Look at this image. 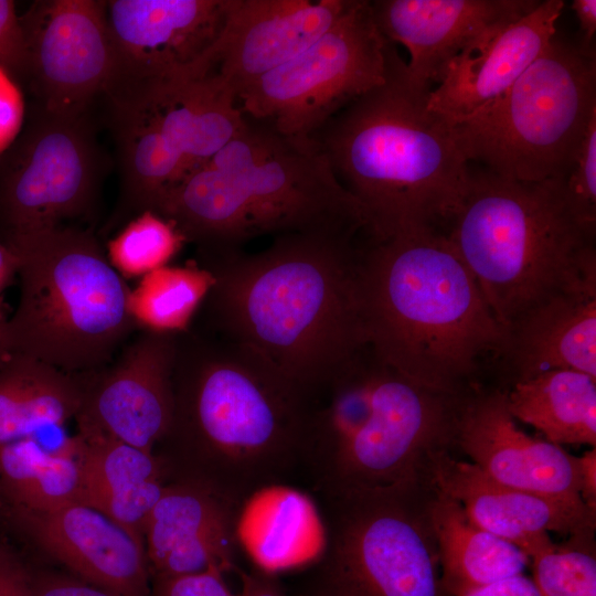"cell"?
<instances>
[{"label": "cell", "mask_w": 596, "mask_h": 596, "mask_svg": "<svg viewBox=\"0 0 596 596\" xmlns=\"http://www.w3.org/2000/svg\"><path fill=\"white\" fill-rule=\"evenodd\" d=\"M353 240L286 234L195 260L214 284L191 326L247 345L300 389L318 384L369 345Z\"/></svg>", "instance_id": "1"}, {"label": "cell", "mask_w": 596, "mask_h": 596, "mask_svg": "<svg viewBox=\"0 0 596 596\" xmlns=\"http://www.w3.org/2000/svg\"><path fill=\"white\" fill-rule=\"evenodd\" d=\"M172 394L163 439L198 456L195 481L245 507L299 476L301 389L258 352L191 326L174 336Z\"/></svg>", "instance_id": "2"}, {"label": "cell", "mask_w": 596, "mask_h": 596, "mask_svg": "<svg viewBox=\"0 0 596 596\" xmlns=\"http://www.w3.org/2000/svg\"><path fill=\"white\" fill-rule=\"evenodd\" d=\"M430 91L387 41L384 82L311 138L362 207L369 242L438 230L464 194L468 161L453 126L428 108Z\"/></svg>", "instance_id": "3"}, {"label": "cell", "mask_w": 596, "mask_h": 596, "mask_svg": "<svg viewBox=\"0 0 596 596\" xmlns=\"http://www.w3.org/2000/svg\"><path fill=\"white\" fill-rule=\"evenodd\" d=\"M381 362L370 347L302 390L299 476L321 502L411 496L453 438L458 402Z\"/></svg>", "instance_id": "4"}, {"label": "cell", "mask_w": 596, "mask_h": 596, "mask_svg": "<svg viewBox=\"0 0 596 596\" xmlns=\"http://www.w3.org/2000/svg\"><path fill=\"white\" fill-rule=\"evenodd\" d=\"M368 343L414 383L458 396L503 328L445 233L422 230L361 247Z\"/></svg>", "instance_id": "5"}, {"label": "cell", "mask_w": 596, "mask_h": 596, "mask_svg": "<svg viewBox=\"0 0 596 596\" xmlns=\"http://www.w3.org/2000/svg\"><path fill=\"white\" fill-rule=\"evenodd\" d=\"M445 233L502 328L551 295L596 289L595 233L567 209L561 175L470 172Z\"/></svg>", "instance_id": "6"}, {"label": "cell", "mask_w": 596, "mask_h": 596, "mask_svg": "<svg viewBox=\"0 0 596 596\" xmlns=\"http://www.w3.org/2000/svg\"><path fill=\"white\" fill-rule=\"evenodd\" d=\"M4 245L18 256L20 284L8 352L82 375L110 363L139 330L130 288L91 233L65 225Z\"/></svg>", "instance_id": "7"}, {"label": "cell", "mask_w": 596, "mask_h": 596, "mask_svg": "<svg viewBox=\"0 0 596 596\" xmlns=\"http://www.w3.org/2000/svg\"><path fill=\"white\" fill-rule=\"evenodd\" d=\"M596 117V56L556 35L497 99L453 125L467 161L507 179L565 174Z\"/></svg>", "instance_id": "8"}, {"label": "cell", "mask_w": 596, "mask_h": 596, "mask_svg": "<svg viewBox=\"0 0 596 596\" xmlns=\"http://www.w3.org/2000/svg\"><path fill=\"white\" fill-rule=\"evenodd\" d=\"M205 164L237 183L249 240L266 234L354 237L364 232L362 207L311 140L289 139L247 119Z\"/></svg>", "instance_id": "9"}, {"label": "cell", "mask_w": 596, "mask_h": 596, "mask_svg": "<svg viewBox=\"0 0 596 596\" xmlns=\"http://www.w3.org/2000/svg\"><path fill=\"white\" fill-rule=\"evenodd\" d=\"M386 49L370 1L355 0L307 50L245 88L237 106L247 119L283 137L309 141L341 109L384 82Z\"/></svg>", "instance_id": "10"}, {"label": "cell", "mask_w": 596, "mask_h": 596, "mask_svg": "<svg viewBox=\"0 0 596 596\" xmlns=\"http://www.w3.org/2000/svg\"><path fill=\"white\" fill-rule=\"evenodd\" d=\"M411 496L321 502L326 509L320 596H445L428 524Z\"/></svg>", "instance_id": "11"}, {"label": "cell", "mask_w": 596, "mask_h": 596, "mask_svg": "<svg viewBox=\"0 0 596 596\" xmlns=\"http://www.w3.org/2000/svg\"><path fill=\"white\" fill-rule=\"evenodd\" d=\"M97 155L81 117L42 110L0 172V242L65 226L93 205Z\"/></svg>", "instance_id": "12"}, {"label": "cell", "mask_w": 596, "mask_h": 596, "mask_svg": "<svg viewBox=\"0 0 596 596\" xmlns=\"http://www.w3.org/2000/svg\"><path fill=\"white\" fill-rule=\"evenodd\" d=\"M230 0L104 1L114 67V105L150 89L203 76Z\"/></svg>", "instance_id": "13"}, {"label": "cell", "mask_w": 596, "mask_h": 596, "mask_svg": "<svg viewBox=\"0 0 596 596\" xmlns=\"http://www.w3.org/2000/svg\"><path fill=\"white\" fill-rule=\"evenodd\" d=\"M26 46V73L42 110L81 117L93 98L106 93L114 55L104 1H40L20 17Z\"/></svg>", "instance_id": "14"}, {"label": "cell", "mask_w": 596, "mask_h": 596, "mask_svg": "<svg viewBox=\"0 0 596 596\" xmlns=\"http://www.w3.org/2000/svg\"><path fill=\"white\" fill-rule=\"evenodd\" d=\"M174 336L139 329L110 363L82 374L81 428L152 451L172 419Z\"/></svg>", "instance_id": "15"}, {"label": "cell", "mask_w": 596, "mask_h": 596, "mask_svg": "<svg viewBox=\"0 0 596 596\" xmlns=\"http://www.w3.org/2000/svg\"><path fill=\"white\" fill-rule=\"evenodd\" d=\"M355 0H230L210 53V73L238 95L289 62L332 28Z\"/></svg>", "instance_id": "16"}, {"label": "cell", "mask_w": 596, "mask_h": 596, "mask_svg": "<svg viewBox=\"0 0 596 596\" xmlns=\"http://www.w3.org/2000/svg\"><path fill=\"white\" fill-rule=\"evenodd\" d=\"M427 467L436 491L458 502L475 524L517 545L529 558L553 543L551 533L593 538L596 512L583 502L508 487L444 448L429 455Z\"/></svg>", "instance_id": "17"}, {"label": "cell", "mask_w": 596, "mask_h": 596, "mask_svg": "<svg viewBox=\"0 0 596 596\" xmlns=\"http://www.w3.org/2000/svg\"><path fill=\"white\" fill-rule=\"evenodd\" d=\"M453 439L470 462L502 485L583 502L578 457L519 428L507 392L481 393L459 403Z\"/></svg>", "instance_id": "18"}, {"label": "cell", "mask_w": 596, "mask_h": 596, "mask_svg": "<svg viewBox=\"0 0 596 596\" xmlns=\"http://www.w3.org/2000/svg\"><path fill=\"white\" fill-rule=\"evenodd\" d=\"M243 509L199 481L167 483L142 531L150 576L235 570Z\"/></svg>", "instance_id": "19"}, {"label": "cell", "mask_w": 596, "mask_h": 596, "mask_svg": "<svg viewBox=\"0 0 596 596\" xmlns=\"http://www.w3.org/2000/svg\"><path fill=\"white\" fill-rule=\"evenodd\" d=\"M374 22L389 42L409 53L406 70L416 83L438 84L458 55L529 13L533 0H376Z\"/></svg>", "instance_id": "20"}, {"label": "cell", "mask_w": 596, "mask_h": 596, "mask_svg": "<svg viewBox=\"0 0 596 596\" xmlns=\"http://www.w3.org/2000/svg\"><path fill=\"white\" fill-rule=\"evenodd\" d=\"M12 517L78 579L120 596H150L143 540L96 509L72 503Z\"/></svg>", "instance_id": "21"}, {"label": "cell", "mask_w": 596, "mask_h": 596, "mask_svg": "<svg viewBox=\"0 0 596 596\" xmlns=\"http://www.w3.org/2000/svg\"><path fill=\"white\" fill-rule=\"evenodd\" d=\"M562 0H545L481 40L446 67L432 88L428 108L451 126L500 97L556 35Z\"/></svg>", "instance_id": "22"}, {"label": "cell", "mask_w": 596, "mask_h": 596, "mask_svg": "<svg viewBox=\"0 0 596 596\" xmlns=\"http://www.w3.org/2000/svg\"><path fill=\"white\" fill-rule=\"evenodd\" d=\"M514 382L550 370L596 377V289H568L534 304L503 328L498 352Z\"/></svg>", "instance_id": "23"}, {"label": "cell", "mask_w": 596, "mask_h": 596, "mask_svg": "<svg viewBox=\"0 0 596 596\" xmlns=\"http://www.w3.org/2000/svg\"><path fill=\"white\" fill-rule=\"evenodd\" d=\"M120 107L143 111L182 156L188 172L207 163L247 123L213 74L153 88L115 105Z\"/></svg>", "instance_id": "24"}, {"label": "cell", "mask_w": 596, "mask_h": 596, "mask_svg": "<svg viewBox=\"0 0 596 596\" xmlns=\"http://www.w3.org/2000/svg\"><path fill=\"white\" fill-rule=\"evenodd\" d=\"M81 465V503L143 540L146 520L163 492V464L147 451L81 428L75 438Z\"/></svg>", "instance_id": "25"}, {"label": "cell", "mask_w": 596, "mask_h": 596, "mask_svg": "<svg viewBox=\"0 0 596 596\" xmlns=\"http://www.w3.org/2000/svg\"><path fill=\"white\" fill-rule=\"evenodd\" d=\"M426 520L445 596H460L524 574L530 565L521 549L475 524L458 502L438 491L428 504Z\"/></svg>", "instance_id": "26"}, {"label": "cell", "mask_w": 596, "mask_h": 596, "mask_svg": "<svg viewBox=\"0 0 596 596\" xmlns=\"http://www.w3.org/2000/svg\"><path fill=\"white\" fill-rule=\"evenodd\" d=\"M81 405L79 375L23 354L0 359V446L63 425Z\"/></svg>", "instance_id": "27"}, {"label": "cell", "mask_w": 596, "mask_h": 596, "mask_svg": "<svg viewBox=\"0 0 596 596\" xmlns=\"http://www.w3.org/2000/svg\"><path fill=\"white\" fill-rule=\"evenodd\" d=\"M507 405L515 421L552 444L596 447V377L574 370L545 371L514 382Z\"/></svg>", "instance_id": "28"}, {"label": "cell", "mask_w": 596, "mask_h": 596, "mask_svg": "<svg viewBox=\"0 0 596 596\" xmlns=\"http://www.w3.org/2000/svg\"><path fill=\"white\" fill-rule=\"evenodd\" d=\"M81 490L75 438L56 450L45 449L34 437L0 446V497L12 513L81 503Z\"/></svg>", "instance_id": "29"}, {"label": "cell", "mask_w": 596, "mask_h": 596, "mask_svg": "<svg viewBox=\"0 0 596 596\" xmlns=\"http://www.w3.org/2000/svg\"><path fill=\"white\" fill-rule=\"evenodd\" d=\"M214 284L210 270L189 260L163 266L130 289L129 310L139 329L177 334L187 331Z\"/></svg>", "instance_id": "30"}, {"label": "cell", "mask_w": 596, "mask_h": 596, "mask_svg": "<svg viewBox=\"0 0 596 596\" xmlns=\"http://www.w3.org/2000/svg\"><path fill=\"white\" fill-rule=\"evenodd\" d=\"M185 243L171 222L147 210L108 242L106 255L124 279L143 277L167 266Z\"/></svg>", "instance_id": "31"}, {"label": "cell", "mask_w": 596, "mask_h": 596, "mask_svg": "<svg viewBox=\"0 0 596 596\" xmlns=\"http://www.w3.org/2000/svg\"><path fill=\"white\" fill-rule=\"evenodd\" d=\"M590 539L552 543L530 556L532 581L540 596H596V557Z\"/></svg>", "instance_id": "32"}, {"label": "cell", "mask_w": 596, "mask_h": 596, "mask_svg": "<svg viewBox=\"0 0 596 596\" xmlns=\"http://www.w3.org/2000/svg\"><path fill=\"white\" fill-rule=\"evenodd\" d=\"M561 184L571 214L596 234V117L590 120L568 170L561 175Z\"/></svg>", "instance_id": "33"}, {"label": "cell", "mask_w": 596, "mask_h": 596, "mask_svg": "<svg viewBox=\"0 0 596 596\" xmlns=\"http://www.w3.org/2000/svg\"><path fill=\"white\" fill-rule=\"evenodd\" d=\"M150 596H238L224 579V573L209 570L195 574L152 578Z\"/></svg>", "instance_id": "34"}, {"label": "cell", "mask_w": 596, "mask_h": 596, "mask_svg": "<svg viewBox=\"0 0 596 596\" xmlns=\"http://www.w3.org/2000/svg\"><path fill=\"white\" fill-rule=\"evenodd\" d=\"M0 67L8 73H26L24 33L15 3L10 0H0Z\"/></svg>", "instance_id": "35"}, {"label": "cell", "mask_w": 596, "mask_h": 596, "mask_svg": "<svg viewBox=\"0 0 596 596\" xmlns=\"http://www.w3.org/2000/svg\"><path fill=\"white\" fill-rule=\"evenodd\" d=\"M24 104L20 89L9 73L0 67V153L18 137L23 121Z\"/></svg>", "instance_id": "36"}, {"label": "cell", "mask_w": 596, "mask_h": 596, "mask_svg": "<svg viewBox=\"0 0 596 596\" xmlns=\"http://www.w3.org/2000/svg\"><path fill=\"white\" fill-rule=\"evenodd\" d=\"M0 596H35L33 576L3 547H0Z\"/></svg>", "instance_id": "37"}, {"label": "cell", "mask_w": 596, "mask_h": 596, "mask_svg": "<svg viewBox=\"0 0 596 596\" xmlns=\"http://www.w3.org/2000/svg\"><path fill=\"white\" fill-rule=\"evenodd\" d=\"M35 596H120L109 590L60 576L33 577Z\"/></svg>", "instance_id": "38"}, {"label": "cell", "mask_w": 596, "mask_h": 596, "mask_svg": "<svg viewBox=\"0 0 596 596\" xmlns=\"http://www.w3.org/2000/svg\"><path fill=\"white\" fill-rule=\"evenodd\" d=\"M460 596H540L532 578L519 574L475 589Z\"/></svg>", "instance_id": "39"}, {"label": "cell", "mask_w": 596, "mask_h": 596, "mask_svg": "<svg viewBox=\"0 0 596 596\" xmlns=\"http://www.w3.org/2000/svg\"><path fill=\"white\" fill-rule=\"evenodd\" d=\"M572 9L578 21V47L586 54L595 55L594 38L596 34V1L574 0Z\"/></svg>", "instance_id": "40"}, {"label": "cell", "mask_w": 596, "mask_h": 596, "mask_svg": "<svg viewBox=\"0 0 596 596\" xmlns=\"http://www.w3.org/2000/svg\"><path fill=\"white\" fill-rule=\"evenodd\" d=\"M240 577L238 596H286L278 582L263 572L236 570Z\"/></svg>", "instance_id": "41"}, {"label": "cell", "mask_w": 596, "mask_h": 596, "mask_svg": "<svg viewBox=\"0 0 596 596\" xmlns=\"http://www.w3.org/2000/svg\"><path fill=\"white\" fill-rule=\"evenodd\" d=\"M579 496L585 505L596 512V447L578 457Z\"/></svg>", "instance_id": "42"}, {"label": "cell", "mask_w": 596, "mask_h": 596, "mask_svg": "<svg viewBox=\"0 0 596 596\" xmlns=\"http://www.w3.org/2000/svg\"><path fill=\"white\" fill-rule=\"evenodd\" d=\"M19 259L12 249L0 242V307L2 305L1 295L18 275Z\"/></svg>", "instance_id": "43"}, {"label": "cell", "mask_w": 596, "mask_h": 596, "mask_svg": "<svg viewBox=\"0 0 596 596\" xmlns=\"http://www.w3.org/2000/svg\"><path fill=\"white\" fill-rule=\"evenodd\" d=\"M7 316L3 311V306L0 307V359L8 353L4 341V324Z\"/></svg>", "instance_id": "44"}, {"label": "cell", "mask_w": 596, "mask_h": 596, "mask_svg": "<svg viewBox=\"0 0 596 596\" xmlns=\"http://www.w3.org/2000/svg\"><path fill=\"white\" fill-rule=\"evenodd\" d=\"M298 596H320V595H317V594H313V593H307V594H300Z\"/></svg>", "instance_id": "45"}]
</instances>
